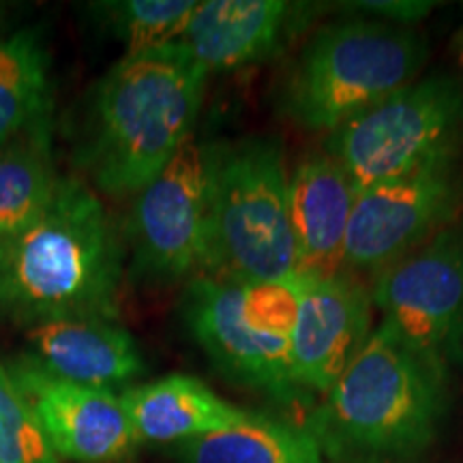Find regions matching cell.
Returning a JSON list of instances; mask_svg holds the SVG:
<instances>
[{
	"mask_svg": "<svg viewBox=\"0 0 463 463\" xmlns=\"http://www.w3.org/2000/svg\"><path fill=\"white\" fill-rule=\"evenodd\" d=\"M123 242L108 211L75 178L31 225L0 241V307L15 324L118 320Z\"/></svg>",
	"mask_w": 463,
	"mask_h": 463,
	"instance_id": "obj_1",
	"label": "cell"
},
{
	"mask_svg": "<svg viewBox=\"0 0 463 463\" xmlns=\"http://www.w3.org/2000/svg\"><path fill=\"white\" fill-rule=\"evenodd\" d=\"M449 373L382 320L307 430L333 463H410L442 430Z\"/></svg>",
	"mask_w": 463,
	"mask_h": 463,
	"instance_id": "obj_2",
	"label": "cell"
},
{
	"mask_svg": "<svg viewBox=\"0 0 463 463\" xmlns=\"http://www.w3.org/2000/svg\"><path fill=\"white\" fill-rule=\"evenodd\" d=\"M206 75L181 43L127 54L92 95L78 165L109 195L140 194L191 137Z\"/></svg>",
	"mask_w": 463,
	"mask_h": 463,
	"instance_id": "obj_3",
	"label": "cell"
},
{
	"mask_svg": "<svg viewBox=\"0 0 463 463\" xmlns=\"http://www.w3.org/2000/svg\"><path fill=\"white\" fill-rule=\"evenodd\" d=\"M208 213L204 270L236 283L297 275L289 174L281 142L242 137L206 144Z\"/></svg>",
	"mask_w": 463,
	"mask_h": 463,
	"instance_id": "obj_4",
	"label": "cell"
},
{
	"mask_svg": "<svg viewBox=\"0 0 463 463\" xmlns=\"http://www.w3.org/2000/svg\"><path fill=\"white\" fill-rule=\"evenodd\" d=\"M430 58L414 28L372 17L328 22L283 78L277 108L307 131L333 133L419 80Z\"/></svg>",
	"mask_w": 463,
	"mask_h": 463,
	"instance_id": "obj_5",
	"label": "cell"
},
{
	"mask_svg": "<svg viewBox=\"0 0 463 463\" xmlns=\"http://www.w3.org/2000/svg\"><path fill=\"white\" fill-rule=\"evenodd\" d=\"M326 153L358 191L461 159L463 80L433 73L328 133Z\"/></svg>",
	"mask_w": 463,
	"mask_h": 463,
	"instance_id": "obj_6",
	"label": "cell"
},
{
	"mask_svg": "<svg viewBox=\"0 0 463 463\" xmlns=\"http://www.w3.org/2000/svg\"><path fill=\"white\" fill-rule=\"evenodd\" d=\"M373 305L447 372L463 364V225L450 223L373 275Z\"/></svg>",
	"mask_w": 463,
	"mask_h": 463,
	"instance_id": "obj_7",
	"label": "cell"
},
{
	"mask_svg": "<svg viewBox=\"0 0 463 463\" xmlns=\"http://www.w3.org/2000/svg\"><path fill=\"white\" fill-rule=\"evenodd\" d=\"M463 202L461 159L358 191L345 236L344 269L380 273L453 223Z\"/></svg>",
	"mask_w": 463,
	"mask_h": 463,
	"instance_id": "obj_8",
	"label": "cell"
},
{
	"mask_svg": "<svg viewBox=\"0 0 463 463\" xmlns=\"http://www.w3.org/2000/svg\"><path fill=\"white\" fill-rule=\"evenodd\" d=\"M208 150L194 136L137 194L129 219L133 273L174 281L204 266Z\"/></svg>",
	"mask_w": 463,
	"mask_h": 463,
	"instance_id": "obj_9",
	"label": "cell"
},
{
	"mask_svg": "<svg viewBox=\"0 0 463 463\" xmlns=\"http://www.w3.org/2000/svg\"><path fill=\"white\" fill-rule=\"evenodd\" d=\"M183 317L213 364L236 384L283 405L307 397L294 380L289 339L258 333L247 324L241 283L195 277L184 289Z\"/></svg>",
	"mask_w": 463,
	"mask_h": 463,
	"instance_id": "obj_10",
	"label": "cell"
},
{
	"mask_svg": "<svg viewBox=\"0 0 463 463\" xmlns=\"http://www.w3.org/2000/svg\"><path fill=\"white\" fill-rule=\"evenodd\" d=\"M56 455L78 463H131L137 438L120 399L45 372L31 356L9 364Z\"/></svg>",
	"mask_w": 463,
	"mask_h": 463,
	"instance_id": "obj_11",
	"label": "cell"
},
{
	"mask_svg": "<svg viewBox=\"0 0 463 463\" xmlns=\"http://www.w3.org/2000/svg\"><path fill=\"white\" fill-rule=\"evenodd\" d=\"M372 288L350 270L307 277L289 337L292 373L307 395H326L372 335Z\"/></svg>",
	"mask_w": 463,
	"mask_h": 463,
	"instance_id": "obj_12",
	"label": "cell"
},
{
	"mask_svg": "<svg viewBox=\"0 0 463 463\" xmlns=\"http://www.w3.org/2000/svg\"><path fill=\"white\" fill-rule=\"evenodd\" d=\"M309 9L283 0H208L178 43L206 71L239 69L273 56Z\"/></svg>",
	"mask_w": 463,
	"mask_h": 463,
	"instance_id": "obj_13",
	"label": "cell"
},
{
	"mask_svg": "<svg viewBox=\"0 0 463 463\" xmlns=\"http://www.w3.org/2000/svg\"><path fill=\"white\" fill-rule=\"evenodd\" d=\"M356 189L328 153L307 155L289 174V222L297 273L328 277L344 269Z\"/></svg>",
	"mask_w": 463,
	"mask_h": 463,
	"instance_id": "obj_14",
	"label": "cell"
},
{
	"mask_svg": "<svg viewBox=\"0 0 463 463\" xmlns=\"http://www.w3.org/2000/svg\"><path fill=\"white\" fill-rule=\"evenodd\" d=\"M28 339L34 363L75 384L109 391V386H123L144 373L136 341L116 322H48L34 326Z\"/></svg>",
	"mask_w": 463,
	"mask_h": 463,
	"instance_id": "obj_15",
	"label": "cell"
},
{
	"mask_svg": "<svg viewBox=\"0 0 463 463\" xmlns=\"http://www.w3.org/2000/svg\"><path fill=\"white\" fill-rule=\"evenodd\" d=\"M137 442H187L230 430L253 414L236 408L191 375H167L120 395Z\"/></svg>",
	"mask_w": 463,
	"mask_h": 463,
	"instance_id": "obj_16",
	"label": "cell"
},
{
	"mask_svg": "<svg viewBox=\"0 0 463 463\" xmlns=\"http://www.w3.org/2000/svg\"><path fill=\"white\" fill-rule=\"evenodd\" d=\"M181 463H333L307 427L256 416L178 444Z\"/></svg>",
	"mask_w": 463,
	"mask_h": 463,
	"instance_id": "obj_17",
	"label": "cell"
},
{
	"mask_svg": "<svg viewBox=\"0 0 463 463\" xmlns=\"http://www.w3.org/2000/svg\"><path fill=\"white\" fill-rule=\"evenodd\" d=\"M48 65L37 33L22 31L0 42V148L50 127Z\"/></svg>",
	"mask_w": 463,
	"mask_h": 463,
	"instance_id": "obj_18",
	"label": "cell"
},
{
	"mask_svg": "<svg viewBox=\"0 0 463 463\" xmlns=\"http://www.w3.org/2000/svg\"><path fill=\"white\" fill-rule=\"evenodd\" d=\"M50 127L0 148V241L31 225L58 184Z\"/></svg>",
	"mask_w": 463,
	"mask_h": 463,
	"instance_id": "obj_19",
	"label": "cell"
},
{
	"mask_svg": "<svg viewBox=\"0 0 463 463\" xmlns=\"http://www.w3.org/2000/svg\"><path fill=\"white\" fill-rule=\"evenodd\" d=\"M116 26L125 34L129 56L178 43L198 3L191 0H129L112 3Z\"/></svg>",
	"mask_w": 463,
	"mask_h": 463,
	"instance_id": "obj_20",
	"label": "cell"
},
{
	"mask_svg": "<svg viewBox=\"0 0 463 463\" xmlns=\"http://www.w3.org/2000/svg\"><path fill=\"white\" fill-rule=\"evenodd\" d=\"M0 463H58L31 405L0 364Z\"/></svg>",
	"mask_w": 463,
	"mask_h": 463,
	"instance_id": "obj_21",
	"label": "cell"
},
{
	"mask_svg": "<svg viewBox=\"0 0 463 463\" xmlns=\"http://www.w3.org/2000/svg\"><path fill=\"white\" fill-rule=\"evenodd\" d=\"M305 286L307 277L298 273L279 281L241 283L242 316L249 326L270 337H292Z\"/></svg>",
	"mask_w": 463,
	"mask_h": 463,
	"instance_id": "obj_22",
	"label": "cell"
},
{
	"mask_svg": "<svg viewBox=\"0 0 463 463\" xmlns=\"http://www.w3.org/2000/svg\"><path fill=\"white\" fill-rule=\"evenodd\" d=\"M347 7H356L363 14H375L380 20L395 22V24L410 26L412 22L420 20L436 7L433 3H416V0H402V3H352Z\"/></svg>",
	"mask_w": 463,
	"mask_h": 463,
	"instance_id": "obj_23",
	"label": "cell"
},
{
	"mask_svg": "<svg viewBox=\"0 0 463 463\" xmlns=\"http://www.w3.org/2000/svg\"><path fill=\"white\" fill-rule=\"evenodd\" d=\"M450 50H453L455 62H457V67H459V71L463 75V24L457 28L453 39H450Z\"/></svg>",
	"mask_w": 463,
	"mask_h": 463,
	"instance_id": "obj_24",
	"label": "cell"
}]
</instances>
